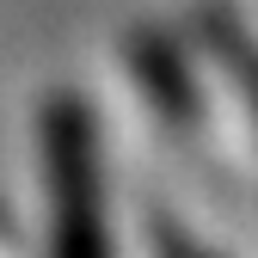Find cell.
I'll return each mask as SVG.
<instances>
[{
    "label": "cell",
    "mask_w": 258,
    "mask_h": 258,
    "mask_svg": "<svg viewBox=\"0 0 258 258\" xmlns=\"http://www.w3.org/2000/svg\"><path fill=\"white\" fill-rule=\"evenodd\" d=\"M166 258H203V252H190L184 240H172V234H166Z\"/></svg>",
    "instance_id": "cell-2"
},
{
    "label": "cell",
    "mask_w": 258,
    "mask_h": 258,
    "mask_svg": "<svg viewBox=\"0 0 258 258\" xmlns=\"http://www.w3.org/2000/svg\"><path fill=\"white\" fill-rule=\"evenodd\" d=\"M49 178H55V258H111L105 215H99L92 136L74 99H55L49 111Z\"/></svg>",
    "instance_id": "cell-1"
}]
</instances>
